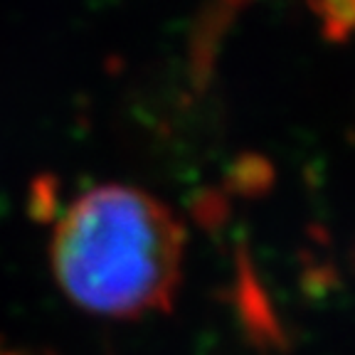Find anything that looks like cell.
Instances as JSON below:
<instances>
[{"label": "cell", "mask_w": 355, "mask_h": 355, "mask_svg": "<svg viewBox=\"0 0 355 355\" xmlns=\"http://www.w3.org/2000/svg\"><path fill=\"white\" fill-rule=\"evenodd\" d=\"M185 227L163 200L131 185H96L60 215L52 272L72 304L106 318L171 311L183 279Z\"/></svg>", "instance_id": "1"}]
</instances>
